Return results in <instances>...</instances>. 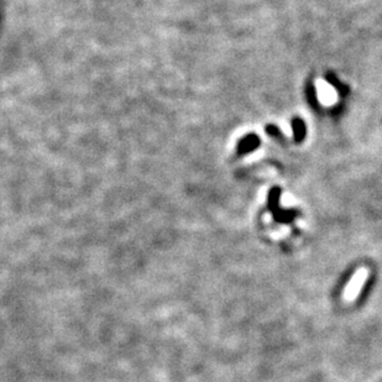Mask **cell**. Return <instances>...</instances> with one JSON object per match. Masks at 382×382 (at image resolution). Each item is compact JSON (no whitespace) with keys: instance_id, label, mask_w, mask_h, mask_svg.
Returning a JSON list of instances; mask_svg holds the SVG:
<instances>
[{"instance_id":"6da1fadb","label":"cell","mask_w":382,"mask_h":382,"mask_svg":"<svg viewBox=\"0 0 382 382\" xmlns=\"http://www.w3.org/2000/svg\"><path fill=\"white\" fill-rule=\"evenodd\" d=\"M368 275H370V272H368V270L366 267H361V269H359L355 272L354 276L351 277V280L348 282V285H346V287L343 291L344 301L348 302V303L356 301L360 292H361L362 287H364L366 281H367Z\"/></svg>"},{"instance_id":"7a4b0ae2","label":"cell","mask_w":382,"mask_h":382,"mask_svg":"<svg viewBox=\"0 0 382 382\" xmlns=\"http://www.w3.org/2000/svg\"><path fill=\"white\" fill-rule=\"evenodd\" d=\"M317 94L319 100L325 105H332L336 101L338 94H336L335 89L329 83L324 81L317 82Z\"/></svg>"}]
</instances>
